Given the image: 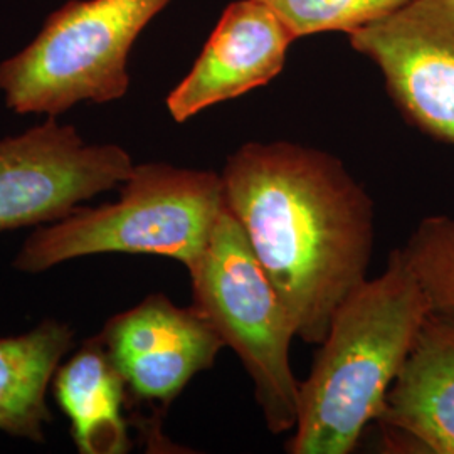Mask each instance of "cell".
I'll return each mask as SVG.
<instances>
[{
  "mask_svg": "<svg viewBox=\"0 0 454 454\" xmlns=\"http://www.w3.org/2000/svg\"><path fill=\"white\" fill-rule=\"evenodd\" d=\"M399 251L421 285L431 313L454 322V217L422 219Z\"/></svg>",
  "mask_w": 454,
  "mask_h": 454,
  "instance_id": "cell-13",
  "label": "cell"
},
{
  "mask_svg": "<svg viewBox=\"0 0 454 454\" xmlns=\"http://www.w3.org/2000/svg\"><path fill=\"white\" fill-rule=\"evenodd\" d=\"M170 2L67 0L26 48L0 63L7 108L59 116L78 103L125 97L131 49Z\"/></svg>",
  "mask_w": 454,
  "mask_h": 454,
  "instance_id": "cell-4",
  "label": "cell"
},
{
  "mask_svg": "<svg viewBox=\"0 0 454 454\" xmlns=\"http://www.w3.org/2000/svg\"><path fill=\"white\" fill-rule=\"evenodd\" d=\"M377 422L394 448L454 454V322L429 313Z\"/></svg>",
  "mask_w": 454,
  "mask_h": 454,
  "instance_id": "cell-10",
  "label": "cell"
},
{
  "mask_svg": "<svg viewBox=\"0 0 454 454\" xmlns=\"http://www.w3.org/2000/svg\"><path fill=\"white\" fill-rule=\"evenodd\" d=\"M73 340V328L58 320L0 339V431L34 442L44 441V427L52 419L46 403L49 382Z\"/></svg>",
  "mask_w": 454,
  "mask_h": 454,
  "instance_id": "cell-12",
  "label": "cell"
},
{
  "mask_svg": "<svg viewBox=\"0 0 454 454\" xmlns=\"http://www.w3.org/2000/svg\"><path fill=\"white\" fill-rule=\"evenodd\" d=\"M294 41L292 29L266 2L229 4L187 76L168 93V114L184 123L273 82Z\"/></svg>",
  "mask_w": 454,
  "mask_h": 454,
  "instance_id": "cell-9",
  "label": "cell"
},
{
  "mask_svg": "<svg viewBox=\"0 0 454 454\" xmlns=\"http://www.w3.org/2000/svg\"><path fill=\"white\" fill-rule=\"evenodd\" d=\"M431 313L399 249L382 275L365 279L335 309L309 379L300 382L293 454L354 451Z\"/></svg>",
  "mask_w": 454,
  "mask_h": 454,
  "instance_id": "cell-2",
  "label": "cell"
},
{
  "mask_svg": "<svg viewBox=\"0 0 454 454\" xmlns=\"http://www.w3.org/2000/svg\"><path fill=\"white\" fill-rule=\"evenodd\" d=\"M121 185L114 204L78 207L37 229L17 253L14 268L44 273L76 258L130 253L167 256L189 270L226 211L223 176L170 163H140Z\"/></svg>",
  "mask_w": 454,
  "mask_h": 454,
  "instance_id": "cell-3",
  "label": "cell"
},
{
  "mask_svg": "<svg viewBox=\"0 0 454 454\" xmlns=\"http://www.w3.org/2000/svg\"><path fill=\"white\" fill-rule=\"evenodd\" d=\"M189 275L195 309L241 358L268 429L273 434L292 431L300 397L290 364L296 332L243 227L227 207Z\"/></svg>",
  "mask_w": 454,
  "mask_h": 454,
  "instance_id": "cell-5",
  "label": "cell"
},
{
  "mask_svg": "<svg viewBox=\"0 0 454 454\" xmlns=\"http://www.w3.org/2000/svg\"><path fill=\"white\" fill-rule=\"evenodd\" d=\"M296 39L320 33H356L404 9L412 0H262Z\"/></svg>",
  "mask_w": 454,
  "mask_h": 454,
  "instance_id": "cell-14",
  "label": "cell"
},
{
  "mask_svg": "<svg viewBox=\"0 0 454 454\" xmlns=\"http://www.w3.org/2000/svg\"><path fill=\"white\" fill-rule=\"evenodd\" d=\"M131 395L168 406L226 347L209 320L180 309L165 294H150L110 318L98 335Z\"/></svg>",
  "mask_w": 454,
  "mask_h": 454,
  "instance_id": "cell-8",
  "label": "cell"
},
{
  "mask_svg": "<svg viewBox=\"0 0 454 454\" xmlns=\"http://www.w3.org/2000/svg\"><path fill=\"white\" fill-rule=\"evenodd\" d=\"M125 382L97 339L54 373V395L71 421L73 439L82 454H123L130 441L123 418Z\"/></svg>",
  "mask_w": 454,
  "mask_h": 454,
  "instance_id": "cell-11",
  "label": "cell"
},
{
  "mask_svg": "<svg viewBox=\"0 0 454 454\" xmlns=\"http://www.w3.org/2000/svg\"><path fill=\"white\" fill-rule=\"evenodd\" d=\"M133 167L125 148L86 144L56 116L0 138V231L61 221L123 184Z\"/></svg>",
  "mask_w": 454,
  "mask_h": 454,
  "instance_id": "cell-6",
  "label": "cell"
},
{
  "mask_svg": "<svg viewBox=\"0 0 454 454\" xmlns=\"http://www.w3.org/2000/svg\"><path fill=\"white\" fill-rule=\"evenodd\" d=\"M348 41L377 66L407 123L454 146V0H412Z\"/></svg>",
  "mask_w": 454,
  "mask_h": 454,
  "instance_id": "cell-7",
  "label": "cell"
},
{
  "mask_svg": "<svg viewBox=\"0 0 454 454\" xmlns=\"http://www.w3.org/2000/svg\"><path fill=\"white\" fill-rule=\"evenodd\" d=\"M229 212L292 317L322 343L341 301L367 279L373 204L335 155L293 142H247L223 170Z\"/></svg>",
  "mask_w": 454,
  "mask_h": 454,
  "instance_id": "cell-1",
  "label": "cell"
}]
</instances>
